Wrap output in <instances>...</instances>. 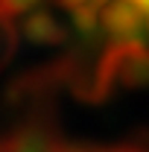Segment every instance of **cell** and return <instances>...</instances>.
<instances>
[{"instance_id":"6da1fadb","label":"cell","mask_w":149,"mask_h":152,"mask_svg":"<svg viewBox=\"0 0 149 152\" xmlns=\"http://www.w3.org/2000/svg\"><path fill=\"white\" fill-rule=\"evenodd\" d=\"M123 3H129L131 9L140 15V20H143V26L149 29V0H123Z\"/></svg>"}]
</instances>
